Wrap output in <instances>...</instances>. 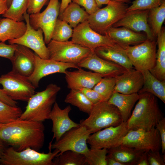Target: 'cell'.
Here are the masks:
<instances>
[{"label":"cell","mask_w":165,"mask_h":165,"mask_svg":"<svg viewBox=\"0 0 165 165\" xmlns=\"http://www.w3.org/2000/svg\"><path fill=\"white\" fill-rule=\"evenodd\" d=\"M142 72L144 77V84L138 93H150L165 103V81L158 80L149 70Z\"/></svg>","instance_id":"cell-29"},{"label":"cell","mask_w":165,"mask_h":165,"mask_svg":"<svg viewBox=\"0 0 165 165\" xmlns=\"http://www.w3.org/2000/svg\"><path fill=\"white\" fill-rule=\"evenodd\" d=\"M94 105L105 101L101 95L92 89L84 88L80 90Z\"/></svg>","instance_id":"cell-40"},{"label":"cell","mask_w":165,"mask_h":165,"mask_svg":"<svg viewBox=\"0 0 165 165\" xmlns=\"http://www.w3.org/2000/svg\"><path fill=\"white\" fill-rule=\"evenodd\" d=\"M112 2H120L124 3H129L130 0H109Z\"/></svg>","instance_id":"cell-53"},{"label":"cell","mask_w":165,"mask_h":165,"mask_svg":"<svg viewBox=\"0 0 165 165\" xmlns=\"http://www.w3.org/2000/svg\"><path fill=\"white\" fill-rule=\"evenodd\" d=\"M107 149L90 148L84 155L87 165H107Z\"/></svg>","instance_id":"cell-37"},{"label":"cell","mask_w":165,"mask_h":165,"mask_svg":"<svg viewBox=\"0 0 165 165\" xmlns=\"http://www.w3.org/2000/svg\"><path fill=\"white\" fill-rule=\"evenodd\" d=\"M54 165H87L84 154L71 150L66 151L53 159Z\"/></svg>","instance_id":"cell-33"},{"label":"cell","mask_w":165,"mask_h":165,"mask_svg":"<svg viewBox=\"0 0 165 165\" xmlns=\"http://www.w3.org/2000/svg\"><path fill=\"white\" fill-rule=\"evenodd\" d=\"M72 38L74 43L93 51L100 46H113L116 43L106 35L94 31L87 20L73 28Z\"/></svg>","instance_id":"cell-13"},{"label":"cell","mask_w":165,"mask_h":165,"mask_svg":"<svg viewBox=\"0 0 165 165\" xmlns=\"http://www.w3.org/2000/svg\"><path fill=\"white\" fill-rule=\"evenodd\" d=\"M29 16L27 12L24 14L27 25L24 33L19 38L8 40V42L9 44L25 46L34 51L40 58L49 59V51L44 40L43 31L41 28L36 30L31 27L29 24Z\"/></svg>","instance_id":"cell-15"},{"label":"cell","mask_w":165,"mask_h":165,"mask_svg":"<svg viewBox=\"0 0 165 165\" xmlns=\"http://www.w3.org/2000/svg\"><path fill=\"white\" fill-rule=\"evenodd\" d=\"M107 154L123 165H136L144 152L133 148L119 145L107 149Z\"/></svg>","instance_id":"cell-27"},{"label":"cell","mask_w":165,"mask_h":165,"mask_svg":"<svg viewBox=\"0 0 165 165\" xmlns=\"http://www.w3.org/2000/svg\"><path fill=\"white\" fill-rule=\"evenodd\" d=\"M0 84L6 94L15 101L28 102L35 94L36 88L28 77L12 70L0 77Z\"/></svg>","instance_id":"cell-10"},{"label":"cell","mask_w":165,"mask_h":165,"mask_svg":"<svg viewBox=\"0 0 165 165\" xmlns=\"http://www.w3.org/2000/svg\"><path fill=\"white\" fill-rule=\"evenodd\" d=\"M77 65L80 68L92 70L102 77H116L127 70L117 64L100 57L94 51Z\"/></svg>","instance_id":"cell-17"},{"label":"cell","mask_w":165,"mask_h":165,"mask_svg":"<svg viewBox=\"0 0 165 165\" xmlns=\"http://www.w3.org/2000/svg\"><path fill=\"white\" fill-rule=\"evenodd\" d=\"M47 46L49 59L76 65L93 51L75 44L72 41L59 42L51 40Z\"/></svg>","instance_id":"cell-8"},{"label":"cell","mask_w":165,"mask_h":165,"mask_svg":"<svg viewBox=\"0 0 165 165\" xmlns=\"http://www.w3.org/2000/svg\"><path fill=\"white\" fill-rule=\"evenodd\" d=\"M27 29L26 23L6 18H0V41L16 39L21 37Z\"/></svg>","instance_id":"cell-26"},{"label":"cell","mask_w":165,"mask_h":165,"mask_svg":"<svg viewBox=\"0 0 165 165\" xmlns=\"http://www.w3.org/2000/svg\"><path fill=\"white\" fill-rule=\"evenodd\" d=\"M139 98L127 121L129 130H148L155 127L164 117L157 97L148 92L138 93Z\"/></svg>","instance_id":"cell-2"},{"label":"cell","mask_w":165,"mask_h":165,"mask_svg":"<svg viewBox=\"0 0 165 165\" xmlns=\"http://www.w3.org/2000/svg\"><path fill=\"white\" fill-rule=\"evenodd\" d=\"M149 10H135L127 11L123 17L112 26L122 27L136 32H145L147 39H156L148 23Z\"/></svg>","instance_id":"cell-18"},{"label":"cell","mask_w":165,"mask_h":165,"mask_svg":"<svg viewBox=\"0 0 165 165\" xmlns=\"http://www.w3.org/2000/svg\"><path fill=\"white\" fill-rule=\"evenodd\" d=\"M165 19V0H163L160 5L149 10L148 23L156 38L162 28Z\"/></svg>","instance_id":"cell-31"},{"label":"cell","mask_w":165,"mask_h":165,"mask_svg":"<svg viewBox=\"0 0 165 165\" xmlns=\"http://www.w3.org/2000/svg\"><path fill=\"white\" fill-rule=\"evenodd\" d=\"M35 55L29 48L17 44L12 62V71L28 77L33 73L35 66Z\"/></svg>","instance_id":"cell-21"},{"label":"cell","mask_w":165,"mask_h":165,"mask_svg":"<svg viewBox=\"0 0 165 165\" xmlns=\"http://www.w3.org/2000/svg\"><path fill=\"white\" fill-rule=\"evenodd\" d=\"M74 2L83 6L86 11L89 15L96 11L99 8L95 0H72Z\"/></svg>","instance_id":"cell-44"},{"label":"cell","mask_w":165,"mask_h":165,"mask_svg":"<svg viewBox=\"0 0 165 165\" xmlns=\"http://www.w3.org/2000/svg\"><path fill=\"white\" fill-rule=\"evenodd\" d=\"M89 15L80 6L72 2L69 4L58 18L66 22L74 28L87 20Z\"/></svg>","instance_id":"cell-30"},{"label":"cell","mask_w":165,"mask_h":165,"mask_svg":"<svg viewBox=\"0 0 165 165\" xmlns=\"http://www.w3.org/2000/svg\"><path fill=\"white\" fill-rule=\"evenodd\" d=\"M45 130L42 122L18 119L0 124V140L17 151L28 148L38 151L44 144Z\"/></svg>","instance_id":"cell-1"},{"label":"cell","mask_w":165,"mask_h":165,"mask_svg":"<svg viewBox=\"0 0 165 165\" xmlns=\"http://www.w3.org/2000/svg\"><path fill=\"white\" fill-rule=\"evenodd\" d=\"M64 74L67 87L71 90L93 89L102 78L97 73L86 71L81 68L73 72L66 70Z\"/></svg>","instance_id":"cell-22"},{"label":"cell","mask_w":165,"mask_h":165,"mask_svg":"<svg viewBox=\"0 0 165 165\" xmlns=\"http://www.w3.org/2000/svg\"><path fill=\"white\" fill-rule=\"evenodd\" d=\"M120 145L146 152L159 151L161 148L160 136L156 127L148 130H129Z\"/></svg>","instance_id":"cell-11"},{"label":"cell","mask_w":165,"mask_h":165,"mask_svg":"<svg viewBox=\"0 0 165 165\" xmlns=\"http://www.w3.org/2000/svg\"><path fill=\"white\" fill-rule=\"evenodd\" d=\"M136 165H149L147 152H144L140 156Z\"/></svg>","instance_id":"cell-47"},{"label":"cell","mask_w":165,"mask_h":165,"mask_svg":"<svg viewBox=\"0 0 165 165\" xmlns=\"http://www.w3.org/2000/svg\"><path fill=\"white\" fill-rule=\"evenodd\" d=\"M71 68L79 69L80 68L74 64L58 61L50 59H43L35 55L34 71L28 78L36 88L38 87L39 81L43 77L57 73L64 74L68 69Z\"/></svg>","instance_id":"cell-16"},{"label":"cell","mask_w":165,"mask_h":165,"mask_svg":"<svg viewBox=\"0 0 165 165\" xmlns=\"http://www.w3.org/2000/svg\"><path fill=\"white\" fill-rule=\"evenodd\" d=\"M92 134V131L85 126L79 124V126L65 132L53 144L51 141L49 145L51 149H56L59 152L57 156L68 150L84 154L89 149L87 141Z\"/></svg>","instance_id":"cell-7"},{"label":"cell","mask_w":165,"mask_h":165,"mask_svg":"<svg viewBox=\"0 0 165 165\" xmlns=\"http://www.w3.org/2000/svg\"><path fill=\"white\" fill-rule=\"evenodd\" d=\"M149 165H165V154H160L159 151L147 152Z\"/></svg>","instance_id":"cell-41"},{"label":"cell","mask_w":165,"mask_h":165,"mask_svg":"<svg viewBox=\"0 0 165 165\" xmlns=\"http://www.w3.org/2000/svg\"><path fill=\"white\" fill-rule=\"evenodd\" d=\"M48 153H40L31 148L20 151H16L13 147L5 148L0 159L3 165H54L53 160L59 153L54 149L51 152L50 145Z\"/></svg>","instance_id":"cell-4"},{"label":"cell","mask_w":165,"mask_h":165,"mask_svg":"<svg viewBox=\"0 0 165 165\" xmlns=\"http://www.w3.org/2000/svg\"><path fill=\"white\" fill-rule=\"evenodd\" d=\"M95 1L99 8L103 5L108 4L111 1L109 0H95Z\"/></svg>","instance_id":"cell-51"},{"label":"cell","mask_w":165,"mask_h":165,"mask_svg":"<svg viewBox=\"0 0 165 165\" xmlns=\"http://www.w3.org/2000/svg\"><path fill=\"white\" fill-rule=\"evenodd\" d=\"M7 4H8V6L9 7L11 4L12 0H7Z\"/></svg>","instance_id":"cell-54"},{"label":"cell","mask_w":165,"mask_h":165,"mask_svg":"<svg viewBox=\"0 0 165 165\" xmlns=\"http://www.w3.org/2000/svg\"><path fill=\"white\" fill-rule=\"evenodd\" d=\"M129 130L127 122L91 134L87 141L90 148L109 149L120 145Z\"/></svg>","instance_id":"cell-12"},{"label":"cell","mask_w":165,"mask_h":165,"mask_svg":"<svg viewBox=\"0 0 165 165\" xmlns=\"http://www.w3.org/2000/svg\"><path fill=\"white\" fill-rule=\"evenodd\" d=\"M87 119L81 120L79 124L85 126L92 133L105 128L116 126L123 122L118 108L107 101L94 105Z\"/></svg>","instance_id":"cell-5"},{"label":"cell","mask_w":165,"mask_h":165,"mask_svg":"<svg viewBox=\"0 0 165 165\" xmlns=\"http://www.w3.org/2000/svg\"><path fill=\"white\" fill-rule=\"evenodd\" d=\"M94 51L100 57L117 64L127 70L134 68L124 49L117 43L113 46H100Z\"/></svg>","instance_id":"cell-23"},{"label":"cell","mask_w":165,"mask_h":165,"mask_svg":"<svg viewBox=\"0 0 165 165\" xmlns=\"http://www.w3.org/2000/svg\"><path fill=\"white\" fill-rule=\"evenodd\" d=\"M61 88L51 83L44 90L34 94L29 99L25 111L19 119L42 122L49 119L52 107Z\"/></svg>","instance_id":"cell-3"},{"label":"cell","mask_w":165,"mask_h":165,"mask_svg":"<svg viewBox=\"0 0 165 165\" xmlns=\"http://www.w3.org/2000/svg\"><path fill=\"white\" fill-rule=\"evenodd\" d=\"M139 97L138 93L125 94L114 92L107 101L118 108L123 121L127 122L131 115L133 108Z\"/></svg>","instance_id":"cell-25"},{"label":"cell","mask_w":165,"mask_h":165,"mask_svg":"<svg viewBox=\"0 0 165 165\" xmlns=\"http://www.w3.org/2000/svg\"><path fill=\"white\" fill-rule=\"evenodd\" d=\"M156 45L155 39H147L144 42L133 46H121L134 68L142 72L150 70L155 65Z\"/></svg>","instance_id":"cell-9"},{"label":"cell","mask_w":165,"mask_h":165,"mask_svg":"<svg viewBox=\"0 0 165 165\" xmlns=\"http://www.w3.org/2000/svg\"><path fill=\"white\" fill-rule=\"evenodd\" d=\"M47 0H28L27 12L29 15L40 13Z\"/></svg>","instance_id":"cell-43"},{"label":"cell","mask_w":165,"mask_h":165,"mask_svg":"<svg viewBox=\"0 0 165 165\" xmlns=\"http://www.w3.org/2000/svg\"><path fill=\"white\" fill-rule=\"evenodd\" d=\"M128 7L125 3L111 1L105 7L99 8L89 15L87 20L94 31L104 35L109 28L123 17Z\"/></svg>","instance_id":"cell-6"},{"label":"cell","mask_w":165,"mask_h":165,"mask_svg":"<svg viewBox=\"0 0 165 165\" xmlns=\"http://www.w3.org/2000/svg\"><path fill=\"white\" fill-rule=\"evenodd\" d=\"M8 8L7 0H0V15L3 14Z\"/></svg>","instance_id":"cell-48"},{"label":"cell","mask_w":165,"mask_h":165,"mask_svg":"<svg viewBox=\"0 0 165 165\" xmlns=\"http://www.w3.org/2000/svg\"><path fill=\"white\" fill-rule=\"evenodd\" d=\"M120 45H135L145 41L147 38L146 35L133 31L124 27H111L106 31L105 35Z\"/></svg>","instance_id":"cell-24"},{"label":"cell","mask_w":165,"mask_h":165,"mask_svg":"<svg viewBox=\"0 0 165 165\" xmlns=\"http://www.w3.org/2000/svg\"><path fill=\"white\" fill-rule=\"evenodd\" d=\"M158 49L156 54L155 65L149 70L158 80L165 81V28H162L157 37Z\"/></svg>","instance_id":"cell-28"},{"label":"cell","mask_w":165,"mask_h":165,"mask_svg":"<svg viewBox=\"0 0 165 165\" xmlns=\"http://www.w3.org/2000/svg\"><path fill=\"white\" fill-rule=\"evenodd\" d=\"M28 0H12L11 4L2 16L17 21H23L27 10Z\"/></svg>","instance_id":"cell-34"},{"label":"cell","mask_w":165,"mask_h":165,"mask_svg":"<svg viewBox=\"0 0 165 165\" xmlns=\"http://www.w3.org/2000/svg\"><path fill=\"white\" fill-rule=\"evenodd\" d=\"M60 6L59 0H50L43 12L29 15L30 25L36 30L42 29L46 44L49 43L51 40L53 30L59 15Z\"/></svg>","instance_id":"cell-14"},{"label":"cell","mask_w":165,"mask_h":165,"mask_svg":"<svg viewBox=\"0 0 165 165\" xmlns=\"http://www.w3.org/2000/svg\"><path fill=\"white\" fill-rule=\"evenodd\" d=\"M64 102L77 107L80 110L89 115L94 105L80 90H71Z\"/></svg>","instance_id":"cell-32"},{"label":"cell","mask_w":165,"mask_h":165,"mask_svg":"<svg viewBox=\"0 0 165 165\" xmlns=\"http://www.w3.org/2000/svg\"><path fill=\"white\" fill-rule=\"evenodd\" d=\"M163 0H135L127 9V11L135 10H150L160 6Z\"/></svg>","instance_id":"cell-39"},{"label":"cell","mask_w":165,"mask_h":165,"mask_svg":"<svg viewBox=\"0 0 165 165\" xmlns=\"http://www.w3.org/2000/svg\"><path fill=\"white\" fill-rule=\"evenodd\" d=\"M23 113L20 108L8 105L0 100V124L17 120Z\"/></svg>","instance_id":"cell-36"},{"label":"cell","mask_w":165,"mask_h":165,"mask_svg":"<svg viewBox=\"0 0 165 165\" xmlns=\"http://www.w3.org/2000/svg\"><path fill=\"white\" fill-rule=\"evenodd\" d=\"M156 128L158 130L161 141L162 154H165V118L163 117L156 125Z\"/></svg>","instance_id":"cell-45"},{"label":"cell","mask_w":165,"mask_h":165,"mask_svg":"<svg viewBox=\"0 0 165 165\" xmlns=\"http://www.w3.org/2000/svg\"><path fill=\"white\" fill-rule=\"evenodd\" d=\"M17 46L16 44L7 45L4 42H0V57L10 60L12 59Z\"/></svg>","instance_id":"cell-42"},{"label":"cell","mask_w":165,"mask_h":165,"mask_svg":"<svg viewBox=\"0 0 165 165\" xmlns=\"http://www.w3.org/2000/svg\"><path fill=\"white\" fill-rule=\"evenodd\" d=\"M71 110L70 105L62 109L56 101L54 104L49 116V119L53 123L52 140L55 138L56 141L58 140L65 132L79 125V124L75 123L70 118L69 114Z\"/></svg>","instance_id":"cell-19"},{"label":"cell","mask_w":165,"mask_h":165,"mask_svg":"<svg viewBox=\"0 0 165 165\" xmlns=\"http://www.w3.org/2000/svg\"><path fill=\"white\" fill-rule=\"evenodd\" d=\"M114 92L125 94L138 93L144 84L142 72L134 68L126 70L116 77Z\"/></svg>","instance_id":"cell-20"},{"label":"cell","mask_w":165,"mask_h":165,"mask_svg":"<svg viewBox=\"0 0 165 165\" xmlns=\"http://www.w3.org/2000/svg\"><path fill=\"white\" fill-rule=\"evenodd\" d=\"M106 160L107 165H123L108 154L107 155Z\"/></svg>","instance_id":"cell-50"},{"label":"cell","mask_w":165,"mask_h":165,"mask_svg":"<svg viewBox=\"0 0 165 165\" xmlns=\"http://www.w3.org/2000/svg\"><path fill=\"white\" fill-rule=\"evenodd\" d=\"M0 100L6 104L13 107H17V102L8 96L4 90L0 89Z\"/></svg>","instance_id":"cell-46"},{"label":"cell","mask_w":165,"mask_h":165,"mask_svg":"<svg viewBox=\"0 0 165 165\" xmlns=\"http://www.w3.org/2000/svg\"><path fill=\"white\" fill-rule=\"evenodd\" d=\"M73 29L66 22L58 18L52 34L51 40L59 42L68 41L72 37Z\"/></svg>","instance_id":"cell-35"},{"label":"cell","mask_w":165,"mask_h":165,"mask_svg":"<svg viewBox=\"0 0 165 165\" xmlns=\"http://www.w3.org/2000/svg\"><path fill=\"white\" fill-rule=\"evenodd\" d=\"M5 148L4 144L0 140V159L2 154Z\"/></svg>","instance_id":"cell-52"},{"label":"cell","mask_w":165,"mask_h":165,"mask_svg":"<svg viewBox=\"0 0 165 165\" xmlns=\"http://www.w3.org/2000/svg\"><path fill=\"white\" fill-rule=\"evenodd\" d=\"M72 0H61L59 16L62 14L69 4L72 2Z\"/></svg>","instance_id":"cell-49"},{"label":"cell","mask_w":165,"mask_h":165,"mask_svg":"<svg viewBox=\"0 0 165 165\" xmlns=\"http://www.w3.org/2000/svg\"><path fill=\"white\" fill-rule=\"evenodd\" d=\"M116 82V77H102L93 88L108 101L113 94Z\"/></svg>","instance_id":"cell-38"}]
</instances>
